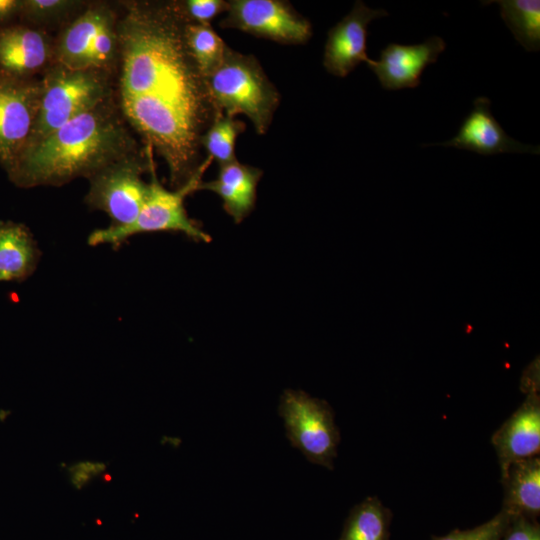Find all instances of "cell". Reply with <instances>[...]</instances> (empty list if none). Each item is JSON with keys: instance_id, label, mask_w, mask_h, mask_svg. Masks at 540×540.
Returning a JSON list of instances; mask_svg holds the SVG:
<instances>
[{"instance_id": "484cf974", "label": "cell", "mask_w": 540, "mask_h": 540, "mask_svg": "<svg viewBox=\"0 0 540 540\" xmlns=\"http://www.w3.org/2000/svg\"><path fill=\"white\" fill-rule=\"evenodd\" d=\"M499 540H540V525L536 519L510 516Z\"/></svg>"}, {"instance_id": "5bb4252c", "label": "cell", "mask_w": 540, "mask_h": 540, "mask_svg": "<svg viewBox=\"0 0 540 540\" xmlns=\"http://www.w3.org/2000/svg\"><path fill=\"white\" fill-rule=\"evenodd\" d=\"M491 442L497 453L501 478L513 462L536 457L540 452V398L527 392L520 407L494 432Z\"/></svg>"}, {"instance_id": "2e32d148", "label": "cell", "mask_w": 540, "mask_h": 540, "mask_svg": "<svg viewBox=\"0 0 540 540\" xmlns=\"http://www.w3.org/2000/svg\"><path fill=\"white\" fill-rule=\"evenodd\" d=\"M261 176L260 169L235 160L220 165L217 177L208 182L202 181L199 189L217 194L226 213L236 223H240L255 206L257 185Z\"/></svg>"}, {"instance_id": "9c48e42d", "label": "cell", "mask_w": 540, "mask_h": 540, "mask_svg": "<svg viewBox=\"0 0 540 540\" xmlns=\"http://www.w3.org/2000/svg\"><path fill=\"white\" fill-rule=\"evenodd\" d=\"M40 80L0 73V165L8 174L26 148L36 121Z\"/></svg>"}, {"instance_id": "83f0119b", "label": "cell", "mask_w": 540, "mask_h": 540, "mask_svg": "<svg viewBox=\"0 0 540 540\" xmlns=\"http://www.w3.org/2000/svg\"><path fill=\"white\" fill-rule=\"evenodd\" d=\"M107 469V464L102 462L83 461L73 464L68 470H81L93 477L99 476Z\"/></svg>"}, {"instance_id": "4fadbf2b", "label": "cell", "mask_w": 540, "mask_h": 540, "mask_svg": "<svg viewBox=\"0 0 540 540\" xmlns=\"http://www.w3.org/2000/svg\"><path fill=\"white\" fill-rule=\"evenodd\" d=\"M54 59V44L40 28L11 24L0 28V73L18 79H33Z\"/></svg>"}, {"instance_id": "7a4b0ae2", "label": "cell", "mask_w": 540, "mask_h": 540, "mask_svg": "<svg viewBox=\"0 0 540 540\" xmlns=\"http://www.w3.org/2000/svg\"><path fill=\"white\" fill-rule=\"evenodd\" d=\"M138 151L111 97L27 146L7 175L20 188L61 186Z\"/></svg>"}, {"instance_id": "8992f818", "label": "cell", "mask_w": 540, "mask_h": 540, "mask_svg": "<svg viewBox=\"0 0 540 540\" xmlns=\"http://www.w3.org/2000/svg\"><path fill=\"white\" fill-rule=\"evenodd\" d=\"M152 150L140 151L123 157L105 166L89 180L85 196L86 205L92 210H101L111 219L112 227L131 224L140 212L148 191L149 183L143 174L154 166Z\"/></svg>"}, {"instance_id": "30bf717a", "label": "cell", "mask_w": 540, "mask_h": 540, "mask_svg": "<svg viewBox=\"0 0 540 540\" xmlns=\"http://www.w3.org/2000/svg\"><path fill=\"white\" fill-rule=\"evenodd\" d=\"M388 15L385 9H372L361 0L355 1L352 10L328 31L323 56L326 71L346 77L360 63L368 64V25Z\"/></svg>"}, {"instance_id": "ac0fdd59", "label": "cell", "mask_w": 540, "mask_h": 540, "mask_svg": "<svg viewBox=\"0 0 540 540\" xmlns=\"http://www.w3.org/2000/svg\"><path fill=\"white\" fill-rule=\"evenodd\" d=\"M501 480L504 488L502 510L510 516L536 519L540 513L539 457L513 462Z\"/></svg>"}, {"instance_id": "5b68a950", "label": "cell", "mask_w": 540, "mask_h": 540, "mask_svg": "<svg viewBox=\"0 0 540 540\" xmlns=\"http://www.w3.org/2000/svg\"><path fill=\"white\" fill-rule=\"evenodd\" d=\"M211 162L210 157L205 158L191 179L182 187L173 190L162 186L153 166L150 171L149 191L136 219L126 226H109L94 230L88 236V244L90 246L108 244L117 248L133 235L163 231L180 232L195 241L210 242L211 236L187 215L184 200L186 196L199 189L202 176Z\"/></svg>"}, {"instance_id": "ffe728a7", "label": "cell", "mask_w": 540, "mask_h": 540, "mask_svg": "<svg viewBox=\"0 0 540 540\" xmlns=\"http://www.w3.org/2000/svg\"><path fill=\"white\" fill-rule=\"evenodd\" d=\"M481 3H497L500 15L514 38L529 52L540 50L539 0H492Z\"/></svg>"}, {"instance_id": "3957f363", "label": "cell", "mask_w": 540, "mask_h": 540, "mask_svg": "<svg viewBox=\"0 0 540 540\" xmlns=\"http://www.w3.org/2000/svg\"><path fill=\"white\" fill-rule=\"evenodd\" d=\"M211 100L220 114H244L255 131L265 134L279 106L280 94L253 55L228 46L220 65L206 78Z\"/></svg>"}, {"instance_id": "9a60e30c", "label": "cell", "mask_w": 540, "mask_h": 540, "mask_svg": "<svg viewBox=\"0 0 540 540\" xmlns=\"http://www.w3.org/2000/svg\"><path fill=\"white\" fill-rule=\"evenodd\" d=\"M116 13L105 4L82 10L62 30L54 44V62L71 69H86V60L96 35Z\"/></svg>"}, {"instance_id": "603a6c76", "label": "cell", "mask_w": 540, "mask_h": 540, "mask_svg": "<svg viewBox=\"0 0 540 540\" xmlns=\"http://www.w3.org/2000/svg\"><path fill=\"white\" fill-rule=\"evenodd\" d=\"M84 5L75 0H22L19 18L26 25L40 28L67 19Z\"/></svg>"}, {"instance_id": "7402d4cb", "label": "cell", "mask_w": 540, "mask_h": 540, "mask_svg": "<svg viewBox=\"0 0 540 540\" xmlns=\"http://www.w3.org/2000/svg\"><path fill=\"white\" fill-rule=\"evenodd\" d=\"M245 129L243 121L224 114L218 115L201 137V146L208 157L220 165L237 160L235 143L238 135Z\"/></svg>"}, {"instance_id": "d4e9b609", "label": "cell", "mask_w": 540, "mask_h": 540, "mask_svg": "<svg viewBox=\"0 0 540 540\" xmlns=\"http://www.w3.org/2000/svg\"><path fill=\"white\" fill-rule=\"evenodd\" d=\"M179 5L190 22L208 25L219 14L227 11L228 1L186 0L179 1Z\"/></svg>"}, {"instance_id": "e0dca14e", "label": "cell", "mask_w": 540, "mask_h": 540, "mask_svg": "<svg viewBox=\"0 0 540 540\" xmlns=\"http://www.w3.org/2000/svg\"><path fill=\"white\" fill-rule=\"evenodd\" d=\"M41 251L30 229L0 220V282H22L37 268Z\"/></svg>"}, {"instance_id": "52a82bcc", "label": "cell", "mask_w": 540, "mask_h": 540, "mask_svg": "<svg viewBox=\"0 0 540 540\" xmlns=\"http://www.w3.org/2000/svg\"><path fill=\"white\" fill-rule=\"evenodd\" d=\"M278 412L291 445L311 463L333 469L340 433L328 402L301 390L287 389L280 398Z\"/></svg>"}, {"instance_id": "d6986e66", "label": "cell", "mask_w": 540, "mask_h": 540, "mask_svg": "<svg viewBox=\"0 0 540 540\" xmlns=\"http://www.w3.org/2000/svg\"><path fill=\"white\" fill-rule=\"evenodd\" d=\"M392 512L376 496L350 511L338 540H389Z\"/></svg>"}, {"instance_id": "8fae6325", "label": "cell", "mask_w": 540, "mask_h": 540, "mask_svg": "<svg viewBox=\"0 0 540 540\" xmlns=\"http://www.w3.org/2000/svg\"><path fill=\"white\" fill-rule=\"evenodd\" d=\"M490 106L489 98L477 97L455 137L443 143L422 144V146L455 147L481 155L540 153L539 145L524 144L510 137L493 116Z\"/></svg>"}, {"instance_id": "f1b7e54d", "label": "cell", "mask_w": 540, "mask_h": 540, "mask_svg": "<svg viewBox=\"0 0 540 540\" xmlns=\"http://www.w3.org/2000/svg\"><path fill=\"white\" fill-rule=\"evenodd\" d=\"M70 474V483L77 490L82 489L86 486L93 478L90 474L83 472L81 470H68Z\"/></svg>"}, {"instance_id": "f546056e", "label": "cell", "mask_w": 540, "mask_h": 540, "mask_svg": "<svg viewBox=\"0 0 540 540\" xmlns=\"http://www.w3.org/2000/svg\"><path fill=\"white\" fill-rule=\"evenodd\" d=\"M101 480L104 482H110L112 480V476L108 472H104L101 474Z\"/></svg>"}, {"instance_id": "4316f807", "label": "cell", "mask_w": 540, "mask_h": 540, "mask_svg": "<svg viewBox=\"0 0 540 540\" xmlns=\"http://www.w3.org/2000/svg\"><path fill=\"white\" fill-rule=\"evenodd\" d=\"M22 0H0V28L11 25L19 17Z\"/></svg>"}, {"instance_id": "7c38bea8", "label": "cell", "mask_w": 540, "mask_h": 540, "mask_svg": "<svg viewBox=\"0 0 540 540\" xmlns=\"http://www.w3.org/2000/svg\"><path fill=\"white\" fill-rule=\"evenodd\" d=\"M445 48L446 43L439 36L414 45L389 43L381 50L379 60L371 59L367 65L385 90L416 88L424 69L436 63Z\"/></svg>"}, {"instance_id": "ba28073f", "label": "cell", "mask_w": 540, "mask_h": 540, "mask_svg": "<svg viewBox=\"0 0 540 540\" xmlns=\"http://www.w3.org/2000/svg\"><path fill=\"white\" fill-rule=\"evenodd\" d=\"M222 28H233L285 44H302L312 36L308 19L281 0H231Z\"/></svg>"}, {"instance_id": "cb8c5ba5", "label": "cell", "mask_w": 540, "mask_h": 540, "mask_svg": "<svg viewBox=\"0 0 540 540\" xmlns=\"http://www.w3.org/2000/svg\"><path fill=\"white\" fill-rule=\"evenodd\" d=\"M510 515L501 510L493 518L472 529H454L444 536H433L431 540H499L502 536Z\"/></svg>"}, {"instance_id": "44dd1931", "label": "cell", "mask_w": 540, "mask_h": 540, "mask_svg": "<svg viewBox=\"0 0 540 540\" xmlns=\"http://www.w3.org/2000/svg\"><path fill=\"white\" fill-rule=\"evenodd\" d=\"M188 51L204 78L222 62L228 45L210 24L188 22L185 26Z\"/></svg>"}, {"instance_id": "277c9868", "label": "cell", "mask_w": 540, "mask_h": 540, "mask_svg": "<svg viewBox=\"0 0 540 540\" xmlns=\"http://www.w3.org/2000/svg\"><path fill=\"white\" fill-rule=\"evenodd\" d=\"M40 86L38 113L27 146L112 97L110 72L71 69L56 62L45 70Z\"/></svg>"}, {"instance_id": "6da1fadb", "label": "cell", "mask_w": 540, "mask_h": 540, "mask_svg": "<svg viewBox=\"0 0 540 540\" xmlns=\"http://www.w3.org/2000/svg\"><path fill=\"white\" fill-rule=\"evenodd\" d=\"M118 19V109L167 164L170 185L200 167L201 137L221 115L185 41L179 2L130 1Z\"/></svg>"}]
</instances>
